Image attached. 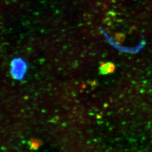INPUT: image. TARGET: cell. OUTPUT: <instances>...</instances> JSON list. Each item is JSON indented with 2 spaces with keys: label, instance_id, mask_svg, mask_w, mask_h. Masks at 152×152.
<instances>
[{
  "label": "cell",
  "instance_id": "cell-2",
  "mask_svg": "<svg viewBox=\"0 0 152 152\" xmlns=\"http://www.w3.org/2000/svg\"><path fill=\"white\" fill-rule=\"evenodd\" d=\"M115 65L111 62H107L101 65L99 71L102 75H107L112 73L115 70Z\"/></svg>",
  "mask_w": 152,
  "mask_h": 152
},
{
  "label": "cell",
  "instance_id": "cell-1",
  "mask_svg": "<svg viewBox=\"0 0 152 152\" xmlns=\"http://www.w3.org/2000/svg\"><path fill=\"white\" fill-rule=\"evenodd\" d=\"M27 68V64L24 60L21 58H15L10 64L11 75L15 80H21L25 76Z\"/></svg>",
  "mask_w": 152,
  "mask_h": 152
}]
</instances>
